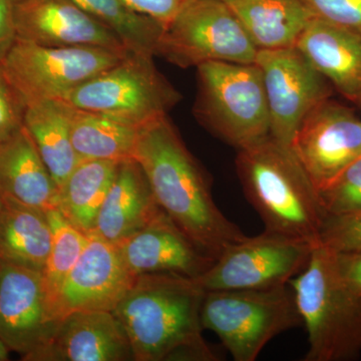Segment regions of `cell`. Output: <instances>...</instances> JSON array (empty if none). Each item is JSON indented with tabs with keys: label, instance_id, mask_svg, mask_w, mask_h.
I'll return each mask as SVG.
<instances>
[{
	"label": "cell",
	"instance_id": "obj_1",
	"mask_svg": "<svg viewBox=\"0 0 361 361\" xmlns=\"http://www.w3.org/2000/svg\"><path fill=\"white\" fill-rule=\"evenodd\" d=\"M133 159L163 212L211 257L245 238L218 208L205 172L168 116L140 128Z\"/></svg>",
	"mask_w": 361,
	"mask_h": 361
},
{
	"label": "cell",
	"instance_id": "obj_2",
	"mask_svg": "<svg viewBox=\"0 0 361 361\" xmlns=\"http://www.w3.org/2000/svg\"><path fill=\"white\" fill-rule=\"evenodd\" d=\"M205 292L195 278L173 273L135 278L113 311L127 332L134 360H219L202 334Z\"/></svg>",
	"mask_w": 361,
	"mask_h": 361
},
{
	"label": "cell",
	"instance_id": "obj_3",
	"mask_svg": "<svg viewBox=\"0 0 361 361\" xmlns=\"http://www.w3.org/2000/svg\"><path fill=\"white\" fill-rule=\"evenodd\" d=\"M236 169L265 230L318 243L326 215L317 188L290 146L268 135L238 149Z\"/></svg>",
	"mask_w": 361,
	"mask_h": 361
},
{
	"label": "cell",
	"instance_id": "obj_4",
	"mask_svg": "<svg viewBox=\"0 0 361 361\" xmlns=\"http://www.w3.org/2000/svg\"><path fill=\"white\" fill-rule=\"evenodd\" d=\"M308 336L304 361H349L361 355V293L339 275L334 252L316 244L289 282Z\"/></svg>",
	"mask_w": 361,
	"mask_h": 361
},
{
	"label": "cell",
	"instance_id": "obj_5",
	"mask_svg": "<svg viewBox=\"0 0 361 361\" xmlns=\"http://www.w3.org/2000/svg\"><path fill=\"white\" fill-rule=\"evenodd\" d=\"M194 114L216 137L237 149L270 135L262 73L256 63L209 61L197 66Z\"/></svg>",
	"mask_w": 361,
	"mask_h": 361
},
{
	"label": "cell",
	"instance_id": "obj_6",
	"mask_svg": "<svg viewBox=\"0 0 361 361\" xmlns=\"http://www.w3.org/2000/svg\"><path fill=\"white\" fill-rule=\"evenodd\" d=\"M204 329L213 331L235 361L257 360L275 337L302 325L289 284L268 289L206 291Z\"/></svg>",
	"mask_w": 361,
	"mask_h": 361
},
{
	"label": "cell",
	"instance_id": "obj_7",
	"mask_svg": "<svg viewBox=\"0 0 361 361\" xmlns=\"http://www.w3.org/2000/svg\"><path fill=\"white\" fill-rule=\"evenodd\" d=\"M153 58L129 51L115 66L78 85L63 101L137 129L168 116L180 94L158 71Z\"/></svg>",
	"mask_w": 361,
	"mask_h": 361
},
{
	"label": "cell",
	"instance_id": "obj_8",
	"mask_svg": "<svg viewBox=\"0 0 361 361\" xmlns=\"http://www.w3.org/2000/svg\"><path fill=\"white\" fill-rule=\"evenodd\" d=\"M127 52L94 47H42L16 39L0 65L25 108L37 102L63 101L78 85L115 66Z\"/></svg>",
	"mask_w": 361,
	"mask_h": 361
},
{
	"label": "cell",
	"instance_id": "obj_9",
	"mask_svg": "<svg viewBox=\"0 0 361 361\" xmlns=\"http://www.w3.org/2000/svg\"><path fill=\"white\" fill-rule=\"evenodd\" d=\"M258 51L223 0H185L164 27L157 56L187 68L209 61L255 63Z\"/></svg>",
	"mask_w": 361,
	"mask_h": 361
},
{
	"label": "cell",
	"instance_id": "obj_10",
	"mask_svg": "<svg viewBox=\"0 0 361 361\" xmlns=\"http://www.w3.org/2000/svg\"><path fill=\"white\" fill-rule=\"evenodd\" d=\"M315 245L264 230L226 248L195 280L205 291L283 286L305 268Z\"/></svg>",
	"mask_w": 361,
	"mask_h": 361
},
{
	"label": "cell",
	"instance_id": "obj_11",
	"mask_svg": "<svg viewBox=\"0 0 361 361\" xmlns=\"http://www.w3.org/2000/svg\"><path fill=\"white\" fill-rule=\"evenodd\" d=\"M42 271L0 262V341L42 361L61 322Z\"/></svg>",
	"mask_w": 361,
	"mask_h": 361
},
{
	"label": "cell",
	"instance_id": "obj_12",
	"mask_svg": "<svg viewBox=\"0 0 361 361\" xmlns=\"http://www.w3.org/2000/svg\"><path fill=\"white\" fill-rule=\"evenodd\" d=\"M270 115V135L290 146L300 123L332 96L334 87L296 47L259 51Z\"/></svg>",
	"mask_w": 361,
	"mask_h": 361
},
{
	"label": "cell",
	"instance_id": "obj_13",
	"mask_svg": "<svg viewBox=\"0 0 361 361\" xmlns=\"http://www.w3.org/2000/svg\"><path fill=\"white\" fill-rule=\"evenodd\" d=\"M290 148L320 189L361 156V120L330 97L305 116Z\"/></svg>",
	"mask_w": 361,
	"mask_h": 361
},
{
	"label": "cell",
	"instance_id": "obj_14",
	"mask_svg": "<svg viewBox=\"0 0 361 361\" xmlns=\"http://www.w3.org/2000/svg\"><path fill=\"white\" fill-rule=\"evenodd\" d=\"M135 277L116 244L94 232L56 297L54 305L61 319L73 311H111L132 288Z\"/></svg>",
	"mask_w": 361,
	"mask_h": 361
},
{
	"label": "cell",
	"instance_id": "obj_15",
	"mask_svg": "<svg viewBox=\"0 0 361 361\" xmlns=\"http://www.w3.org/2000/svg\"><path fill=\"white\" fill-rule=\"evenodd\" d=\"M13 21L16 39L30 44L129 51L110 27L73 0H16Z\"/></svg>",
	"mask_w": 361,
	"mask_h": 361
},
{
	"label": "cell",
	"instance_id": "obj_16",
	"mask_svg": "<svg viewBox=\"0 0 361 361\" xmlns=\"http://www.w3.org/2000/svg\"><path fill=\"white\" fill-rule=\"evenodd\" d=\"M116 246L135 277L173 273L197 278L215 261L164 212Z\"/></svg>",
	"mask_w": 361,
	"mask_h": 361
},
{
	"label": "cell",
	"instance_id": "obj_17",
	"mask_svg": "<svg viewBox=\"0 0 361 361\" xmlns=\"http://www.w3.org/2000/svg\"><path fill=\"white\" fill-rule=\"evenodd\" d=\"M134 360L127 332L111 311L82 310L61 320L42 361Z\"/></svg>",
	"mask_w": 361,
	"mask_h": 361
},
{
	"label": "cell",
	"instance_id": "obj_18",
	"mask_svg": "<svg viewBox=\"0 0 361 361\" xmlns=\"http://www.w3.org/2000/svg\"><path fill=\"white\" fill-rule=\"evenodd\" d=\"M295 47L349 101L361 102V35L312 18Z\"/></svg>",
	"mask_w": 361,
	"mask_h": 361
},
{
	"label": "cell",
	"instance_id": "obj_19",
	"mask_svg": "<svg viewBox=\"0 0 361 361\" xmlns=\"http://www.w3.org/2000/svg\"><path fill=\"white\" fill-rule=\"evenodd\" d=\"M161 212L141 166L129 159L118 164L92 232L118 245Z\"/></svg>",
	"mask_w": 361,
	"mask_h": 361
},
{
	"label": "cell",
	"instance_id": "obj_20",
	"mask_svg": "<svg viewBox=\"0 0 361 361\" xmlns=\"http://www.w3.org/2000/svg\"><path fill=\"white\" fill-rule=\"evenodd\" d=\"M0 194L45 211L58 208L59 188L25 125L0 142Z\"/></svg>",
	"mask_w": 361,
	"mask_h": 361
},
{
	"label": "cell",
	"instance_id": "obj_21",
	"mask_svg": "<svg viewBox=\"0 0 361 361\" xmlns=\"http://www.w3.org/2000/svg\"><path fill=\"white\" fill-rule=\"evenodd\" d=\"M51 247L47 211L2 195L0 262L44 271Z\"/></svg>",
	"mask_w": 361,
	"mask_h": 361
},
{
	"label": "cell",
	"instance_id": "obj_22",
	"mask_svg": "<svg viewBox=\"0 0 361 361\" xmlns=\"http://www.w3.org/2000/svg\"><path fill=\"white\" fill-rule=\"evenodd\" d=\"M258 51L295 47L313 18L302 0H223Z\"/></svg>",
	"mask_w": 361,
	"mask_h": 361
},
{
	"label": "cell",
	"instance_id": "obj_23",
	"mask_svg": "<svg viewBox=\"0 0 361 361\" xmlns=\"http://www.w3.org/2000/svg\"><path fill=\"white\" fill-rule=\"evenodd\" d=\"M23 125L56 186L61 187L80 161L71 142L65 102L54 99L27 104Z\"/></svg>",
	"mask_w": 361,
	"mask_h": 361
},
{
	"label": "cell",
	"instance_id": "obj_24",
	"mask_svg": "<svg viewBox=\"0 0 361 361\" xmlns=\"http://www.w3.org/2000/svg\"><path fill=\"white\" fill-rule=\"evenodd\" d=\"M121 161H80L59 188L58 209L80 231H94L97 215Z\"/></svg>",
	"mask_w": 361,
	"mask_h": 361
},
{
	"label": "cell",
	"instance_id": "obj_25",
	"mask_svg": "<svg viewBox=\"0 0 361 361\" xmlns=\"http://www.w3.org/2000/svg\"><path fill=\"white\" fill-rule=\"evenodd\" d=\"M65 102L71 142L80 161L133 159L137 128Z\"/></svg>",
	"mask_w": 361,
	"mask_h": 361
},
{
	"label": "cell",
	"instance_id": "obj_26",
	"mask_svg": "<svg viewBox=\"0 0 361 361\" xmlns=\"http://www.w3.org/2000/svg\"><path fill=\"white\" fill-rule=\"evenodd\" d=\"M82 11L110 27L130 51L157 56L164 26L128 8L121 0H73Z\"/></svg>",
	"mask_w": 361,
	"mask_h": 361
},
{
	"label": "cell",
	"instance_id": "obj_27",
	"mask_svg": "<svg viewBox=\"0 0 361 361\" xmlns=\"http://www.w3.org/2000/svg\"><path fill=\"white\" fill-rule=\"evenodd\" d=\"M47 214L51 228V247L42 274L54 303V297L84 251L87 234L71 224L58 208L49 209Z\"/></svg>",
	"mask_w": 361,
	"mask_h": 361
},
{
	"label": "cell",
	"instance_id": "obj_28",
	"mask_svg": "<svg viewBox=\"0 0 361 361\" xmlns=\"http://www.w3.org/2000/svg\"><path fill=\"white\" fill-rule=\"evenodd\" d=\"M317 191L326 216L361 211V156Z\"/></svg>",
	"mask_w": 361,
	"mask_h": 361
},
{
	"label": "cell",
	"instance_id": "obj_29",
	"mask_svg": "<svg viewBox=\"0 0 361 361\" xmlns=\"http://www.w3.org/2000/svg\"><path fill=\"white\" fill-rule=\"evenodd\" d=\"M318 243L336 253L361 251V211L326 216Z\"/></svg>",
	"mask_w": 361,
	"mask_h": 361
},
{
	"label": "cell",
	"instance_id": "obj_30",
	"mask_svg": "<svg viewBox=\"0 0 361 361\" xmlns=\"http://www.w3.org/2000/svg\"><path fill=\"white\" fill-rule=\"evenodd\" d=\"M313 18L361 35V0H302Z\"/></svg>",
	"mask_w": 361,
	"mask_h": 361
},
{
	"label": "cell",
	"instance_id": "obj_31",
	"mask_svg": "<svg viewBox=\"0 0 361 361\" xmlns=\"http://www.w3.org/2000/svg\"><path fill=\"white\" fill-rule=\"evenodd\" d=\"M25 106L4 73H0V142L6 141L23 127Z\"/></svg>",
	"mask_w": 361,
	"mask_h": 361
},
{
	"label": "cell",
	"instance_id": "obj_32",
	"mask_svg": "<svg viewBox=\"0 0 361 361\" xmlns=\"http://www.w3.org/2000/svg\"><path fill=\"white\" fill-rule=\"evenodd\" d=\"M128 8L153 18L166 27L175 18L185 0H121Z\"/></svg>",
	"mask_w": 361,
	"mask_h": 361
},
{
	"label": "cell",
	"instance_id": "obj_33",
	"mask_svg": "<svg viewBox=\"0 0 361 361\" xmlns=\"http://www.w3.org/2000/svg\"><path fill=\"white\" fill-rule=\"evenodd\" d=\"M336 265L342 279L361 293V251L349 253L334 252Z\"/></svg>",
	"mask_w": 361,
	"mask_h": 361
},
{
	"label": "cell",
	"instance_id": "obj_34",
	"mask_svg": "<svg viewBox=\"0 0 361 361\" xmlns=\"http://www.w3.org/2000/svg\"><path fill=\"white\" fill-rule=\"evenodd\" d=\"M16 0H0V61L16 42L13 13Z\"/></svg>",
	"mask_w": 361,
	"mask_h": 361
},
{
	"label": "cell",
	"instance_id": "obj_35",
	"mask_svg": "<svg viewBox=\"0 0 361 361\" xmlns=\"http://www.w3.org/2000/svg\"><path fill=\"white\" fill-rule=\"evenodd\" d=\"M9 348L4 341H0V361H6L8 360Z\"/></svg>",
	"mask_w": 361,
	"mask_h": 361
},
{
	"label": "cell",
	"instance_id": "obj_36",
	"mask_svg": "<svg viewBox=\"0 0 361 361\" xmlns=\"http://www.w3.org/2000/svg\"><path fill=\"white\" fill-rule=\"evenodd\" d=\"M2 207V195L0 194V210H1Z\"/></svg>",
	"mask_w": 361,
	"mask_h": 361
},
{
	"label": "cell",
	"instance_id": "obj_37",
	"mask_svg": "<svg viewBox=\"0 0 361 361\" xmlns=\"http://www.w3.org/2000/svg\"><path fill=\"white\" fill-rule=\"evenodd\" d=\"M2 73V68H1V65H0V73Z\"/></svg>",
	"mask_w": 361,
	"mask_h": 361
},
{
	"label": "cell",
	"instance_id": "obj_38",
	"mask_svg": "<svg viewBox=\"0 0 361 361\" xmlns=\"http://www.w3.org/2000/svg\"><path fill=\"white\" fill-rule=\"evenodd\" d=\"M360 106H361V102H360Z\"/></svg>",
	"mask_w": 361,
	"mask_h": 361
}]
</instances>
